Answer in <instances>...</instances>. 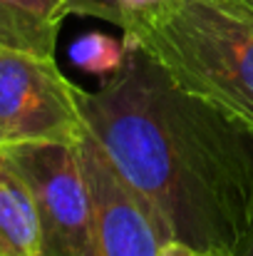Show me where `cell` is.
<instances>
[{
    "label": "cell",
    "instance_id": "obj_7",
    "mask_svg": "<svg viewBox=\"0 0 253 256\" xmlns=\"http://www.w3.org/2000/svg\"><path fill=\"white\" fill-rule=\"evenodd\" d=\"M0 256H42V224L32 189L0 157Z\"/></svg>",
    "mask_w": 253,
    "mask_h": 256
},
{
    "label": "cell",
    "instance_id": "obj_1",
    "mask_svg": "<svg viewBox=\"0 0 253 256\" xmlns=\"http://www.w3.org/2000/svg\"><path fill=\"white\" fill-rule=\"evenodd\" d=\"M119 174L199 256H234L253 224V130L181 90L142 50L99 90H75Z\"/></svg>",
    "mask_w": 253,
    "mask_h": 256
},
{
    "label": "cell",
    "instance_id": "obj_8",
    "mask_svg": "<svg viewBox=\"0 0 253 256\" xmlns=\"http://www.w3.org/2000/svg\"><path fill=\"white\" fill-rule=\"evenodd\" d=\"M129 58V45L104 32H84L70 45V60L77 70L87 75H97L102 80H109L117 75Z\"/></svg>",
    "mask_w": 253,
    "mask_h": 256
},
{
    "label": "cell",
    "instance_id": "obj_9",
    "mask_svg": "<svg viewBox=\"0 0 253 256\" xmlns=\"http://www.w3.org/2000/svg\"><path fill=\"white\" fill-rule=\"evenodd\" d=\"M70 12L87 15V18H99L107 20L117 28H124V18L119 10V0H65Z\"/></svg>",
    "mask_w": 253,
    "mask_h": 256
},
{
    "label": "cell",
    "instance_id": "obj_10",
    "mask_svg": "<svg viewBox=\"0 0 253 256\" xmlns=\"http://www.w3.org/2000/svg\"><path fill=\"white\" fill-rule=\"evenodd\" d=\"M159 2H162V0H119V10H122V18H124V28H127L132 20H137V18L152 12ZM124 28H122V30H124Z\"/></svg>",
    "mask_w": 253,
    "mask_h": 256
},
{
    "label": "cell",
    "instance_id": "obj_13",
    "mask_svg": "<svg viewBox=\"0 0 253 256\" xmlns=\"http://www.w3.org/2000/svg\"><path fill=\"white\" fill-rule=\"evenodd\" d=\"M239 2H241V5H244L249 12H253V0H239Z\"/></svg>",
    "mask_w": 253,
    "mask_h": 256
},
{
    "label": "cell",
    "instance_id": "obj_6",
    "mask_svg": "<svg viewBox=\"0 0 253 256\" xmlns=\"http://www.w3.org/2000/svg\"><path fill=\"white\" fill-rule=\"evenodd\" d=\"M65 0H0V48L55 58Z\"/></svg>",
    "mask_w": 253,
    "mask_h": 256
},
{
    "label": "cell",
    "instance_id": "obj_3",
    "mask_svg": "<svg viewBox=\"0 0 253 256\" xmlns=\"http://www.w3.org/2000/svg\"><path fill=\"white\" fill-rule=\"evenodd\" d=\"M0 157L32 189L42 256H97L92 199L75 144L22 142L0 147Z\"/></svg>",
    "mask_w": 253,
    "mask_h": 256
},
{
    "label": "cell",
    "instance_id": "obj_4",
    "mask_svg": "<svg viewBox=\"0 0 253 256\" xmlns=\"http://www.w3.org/2000/svg\"><path fill=\"white\" fill-rule=\"evenodd\" d=\"M75 90L77 85L60 72L55 58L0 48V147L75 144L84 130Z\"/></svg>",
    "mask_w": 253,
    "mask_h": 256
},
{
    "label": "cell",
    "instance_id": "obj_12",
    "mask_svg": "<svg viewBox=\"0 0 253 256\" xmlns=\"http://www.w3.org/2000/svg\"><path fill=\"white\" fill-rule=\"evenodd\" d=\"M234 256H253V224H251V229H249V234L244 236V242L239 244V249H236Z\"/></svg>",
    "mask_w": 253,
    "mask_h": 256
},
{
    "label": "cell",
    "instance_id": "obj_11",
    "mask_svg": "<svg viewBox=\"0 0 253 256\" xmlns=\"http://www.w3.org/2000/svg\"><path fill=\"white\" fill-rule=\"evenodd\" d=\"M162 256H199L194 249H189L186 244H179V242H171L167 249H164V254Z\"/></svg>",
    "mask_w": 253,
    "mask_h": 256
},
{
    "label": "cell",
    "instance_id": "obj_2",
    "mask_svg": "<svg viewBox=\"0 0 253 256\" xmlns=\"http://www.w3.org/2000/svg\"><path fill=\"white\" fill-rule=\"evenodd\" d=\"M122 32L181 90L253 130V12L239 0H162Z\"/></svg>",
    "mask_w": 253,
    "mask_h": 256
},
{
    "label": "cell",
    "instance_id": "obj_5",
    "mask_svg": "<svg viewBox=\"0 0 253 256\" xmlns=\"http://www.w3.org/2000/svg\"><path fill=\"white\" fill-rule=\"evenodd\" d=\"M75 150L92 199L97 256L164 254V249L174 242L167 222L119 174L87 127L80 132Z\"/></svg>",
    "mask_w": 253,
    "mask_h": 256
}]
</instances>
